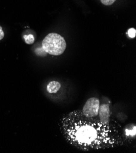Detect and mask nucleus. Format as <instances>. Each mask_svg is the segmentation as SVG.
I'll use <instances>...</instances> for the list:
<instances>
[{"instance_id": "1", "label": "nucleus", "mask_w": 136, "mask_h": 153, "mask_svg": "<svg viewBox=\"0 0 136 153\" xmlns=\"http://www.w3.org/2000/svg\"><path fill=\"white\" fill-rule=\"evenodd\" d=\"M62 129L70 143L84 150L111 148L119 142L114 128L103 124L100 120L85 116L81 111L72 112L64 117Z\"/></svg>"}, {"instance_id": "2", "label": "nucleus", "mask_w": 136, "mask_h": 153, "mask_svg": "<svg viewBox=\"0 0 136 153\" xmlns=\"http://www.w3.org/2000/svg\"><path fill=\"white\" fill-rule=\"evenodd\" d=\"M67 47L64 37L56 33H50L42 42V48L48 54L54 56L61 55Z\"/></svg>"}, {"instance_id": "3", "label": "nucleus", "mask_w": 136, "mask_h": 153, "mask_svg": "<svg viewBox=\"0 0 136 153\" xmlns=\"http://www.w3.org/2000/svg\"><path fill=\"white\" fill-rule=\"evenodd\" d=\"M100 105V101L98 98H90L84 105L82 113L87 117L95 118L98 115Z\"/></svg>"}, {"instance_id": "4", "label": "nucleus", "mask_w": 136, "mask_h": 153, "mask_svg": "<svg viewBox=\"0 0 136 153\" xmlns=\"http://www.w3.org/2000/svg\"><path fill=\"white\" fill-rule=\"evenodd\" d=\"M98 115L100 117V121L103 124L109 125L110 118V110L109 105L102 104L100 105Z\"/></svg>"}, {"instance_id": "5", "label": "nucleus", "mask_w": 136, "mask_h": 153, "mask_svg": "<svg viewBox=\"0 0 136 153\" xmlns=\"http://www.w3.org/2000/svg\"><path fill=\"white\" fill-rule=\"evenodd\" d=\"M60 88V84L57 81L50 82L47 87V91L50 94H56Z\"/></svg>"}, {"instance_id": "6", "label": "nucleus", "mask_w": 136, "mask_h": 153, "mask_svg": "<svg viewBox=\"0 0 136 153\" xmlns=\"http://www.w3.org/2000/svg\"><path fill=\"white\" fill-rule=\"evenodd\" d=\"M24 39L25 42L28 45L33 44L35 40L34 37L32 34H27V35L24 36Z\"/></svg>"}, {"instance_id": "7", "label": "nucleus", "mask_w": 136, "mask_h": 153, "mask_svg": "<svg viewBox=\"0 0 136 153\" xmlns=\"http://www.w3.org/2000/svg\"><path fill=\"white\" fill-rule=\"evenodd\" d=\"M135 34H136V30L134 28H130L128 30V34L130 38H134L135 37Z\"/></svg>"}, {"instance_id": "8", "label": "nucleus", "mask_w": 136, "mask_h": 153, "mask_svg": "<svg viewBox=\"0 0 136 153\" xmlns=\"http://www.w3.org/2000/svg\"><path fill=\"white\" fill-rule=\"evenodd\" d=\"M116 0H101V2L106 6H110Z\"/></svg>"}, {"instance_id": "9", "label": "nucleus", "mask_w": 136, "mask_h": 153, "mask_svg": "<svg viewBox=\"0 0 136 153\" xmlns=\"http://www.w3.org/2000/svg\"><path fill=\"white\" fill-rule=\"evenodd\" d=\"M4 33L3 32V28L1 26H0V40H2L4 38Z\"/></svg>"}]
</instances>
